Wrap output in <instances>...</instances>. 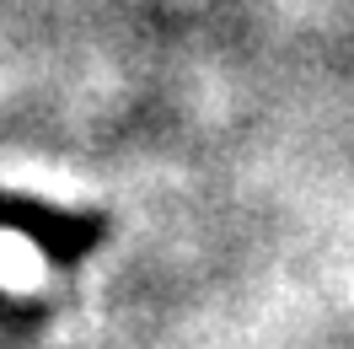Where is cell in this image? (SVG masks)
I'll use <instances>...</instances> for the list:
<instances>
[{"label": "cell", "instance_id": "1", "mask_svg": "<svg viewBox=\"0 0 354 349\" xmlns=\"http://www.w3.org/2000/svg\"><path fill=\"white\" fill-rule=\"evenodd\" d=\"M44 285H48V258L38 253V242H27L22 231H0V290L32 296Z\"/></svg>", "mask_w": 354, "mask_h": 349}]
</instances>
